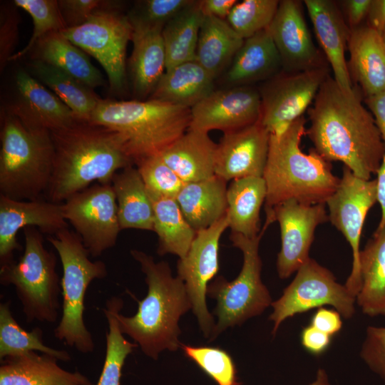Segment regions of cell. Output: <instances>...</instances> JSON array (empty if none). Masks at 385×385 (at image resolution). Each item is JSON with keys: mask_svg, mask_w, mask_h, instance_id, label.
<instances>
[{"mask_svg": "<svg viewBox=\"0 0 385 385\" xmlns=\"http://www.w3.org/2000/svg\"><path fill=\"white\" fill-rule=\"evenodd\" d=\"M364 98L358 86L345 92L329 75L307 110L310 125L305 134L325 160L340 161L354 175L370 180L380 166L385 144Z\"/></svg>", "mask_w": 385, "mask_h": 385, "instance_id": "obj_1", "label": "cell"}, {"mask_svg": "<svg viewBox=\"0 0 385 385\" xmlns=\"http://www.w3.org/2000/svg\"><path fill=\"white\" fill-rule=\"evenodd\" d=\"M53 167L47 200L63 203L94 181L111 183L120 169L133 165L121 136L103 126L78 121L51 131Z\"/></svg>", "mask_w": 385, "mask_h": 385, "instance_id": "obj_2", "label": "cell"}, {"mask_svg": "<svg viewBox=\"0 0 385 385\" xmlns=\"http://www.w3.org/2000/svg\"><path fill=\"white\" fill-rule=\"evenodd\" d=\"M130 255L145 274L148 292L138 301L133 316L118 312L117 319L121 332L129 336L146 356L156 360L163 350L175 351L181 346L178 321L192 304L184 282L173 276L168 262H156L153 256L135 249Z\"/></svg>", "mask_w": 385, "mask_h": 385, "instance_id": "obj_3", "label": "cell"}, {"mask_svg": "<svg viewBox=\"0 0 385 385\" xmlns=\"http://www.w3.org/2000/svg\"><path fill=\"white\" fill-rule=\"evenodd\" d=\"M306 119L302 116L284 131L270 135L269 150L263 178L267 188L265 212L289 200L314 205L325 203L336 191L340 179L332 172L329 162L313 148H300Z\"/></svg>", "mask_w": 385, "mask_h": 385, "instance_id": "obj_4", "label": "cell"}, {"mask_svg": "<svg viewBox=\"0 0 385 385\" xmlns=\"http://www.w3.org/2000/svg\"><path fill=\"white\" fill-rule=\"evenodd\" d=\"M190 108L148 99H102L89 123L118 133L133 163L160 155L190 127Z\"/></svg>", "mask_w": 385, "mask_h": 385, "instance_id": "obj_5", "label": "cell"}, {"mask_svg": "<svg viewBox=\"0 0 385 385\" xmlns=\"http://www.w3.org/2000/svg\"><path fill=\"white\" fill-rule=\"evenodd\" d=\"M0 137V195L16 200L39 199L53 173L51 131L29 126L6 111Z\"/></svg>", "mask_w": 385, "mask_h": 385, "instance_id": "obj_6", "label": "cell"}, {"mask_svg": "<svg viewBox=\"0 0 385 385\" xmlns=\"http://www.w3.org/2000/svg\"><path fill=\"white\" fill-rule=\"evenodd\" d=\"M47 240L58 252L63 269L62 315L54 329V337L82 354H91L95 343L84 322L85 295L93 280L107 276L106 265L91 260L79 235L68 227L49 235Z\"/></svg>", "mask_w": 385, "mask_h": 385, "instance_id": "obj_7", "label": "cell"}, {"mask_svg": "<svg viewBox=\"0 0 385 385\" xmlns=\"http://www.w3.org/2000/svg\"><path fill=\"white\" fill-rule=\"evenodd\" d=\"M24 253L17 262L0 267V283L14 287L27 322H55L61 294L56 256L36 227L24 228Z\"/></svg>", "mask_w": 385, "mask_h": 385, "instance_id": "obj_8", "label": "cell"}, {"mask_svg": "<svg viewBox=\"0 0 385 385\" xmlns=\"http://www.w3.org/2000/svg\"><path fill=\"white\" fill-rule=\"evenodd\" d=\"M265 230L255 237L231 232L233 246L243 255V264L238 276L228 282L218 277L207 287V294L217 301L214 314L217 317L210 341L230 327L240 325L247 319L261 314L272 304L270 294L261 279L262 260L259 245Z\"/></svg>", "mask_w": 385, "mask_h": 385, "instance_id": "obj_9", "label": "cell"}, {"mask_svg": "<svg viewBox=\"0 0 385 385\" xmlns=\"http://www.w3.org/2000/svg\"><path fill=\"white\" fill-rule=\"evenodd\" d=\"M72 43L96 58L106 72L111 91L122 93L125 85V55L133 27L118 9H101L82 25L61 31Z\"/></svg>", "mask_w": 385, "mask_h": 385, "instance_id": "obj_10", "label": "cell"}, {"mask_svg": "<svg viewBox=\"0 0 385 385\" xmlns=\"http://www.w3.org/2000/svg\"><path fill=\"white\" fill-rule=\"evenodd\" d=\"M355 302L356 297L337 282L331 271L309 257L282 295L272 302L273 312L269 317L274 322L272 334L274 336L287 318L324 305H331L344 318L351 319L355 314Z\"/></svg>", "mask_w": 385, "mask_h": 385, "instance_id": "obj_11", "label": "cell"}, {"mask_svg": "<svg viewBox=\"0 0 385 385\" xmlns=\"http://www.w3.org/2000/svg\"><path fill=\"white\" fill-rule=\"evenodd\" d=\"M329 67L299 73L281 71L264 81L259 90L261 115L259 122L269 132L277 135L303 116L313 103Z\"/></svg>", "mask_w": 385, "mask_h": 385, "instance_id": "obj_12", "label": "cell"}, {"mask_svg": "<svg viewBox=\"0 0 385 385\" xmlns=\"http://www.w3.org/2000/svg\"><path fill=\"white\" fill-rule=\"evenodd\" d=\"M66 221L73 227L93 257L114 247L121 230L111 183L96 184L63 202Z\"/></svg>", "mask_w": 385, "mask_h": 385, "instance_id": "obj_13", "label": "cell"}, {"mask_svg": "<svg viewBox=\"0 0 385 385\" xmlns=\"http://www.w3.org/2000/svg\"><path fill=\"white\" fill-rule=\"evenodd\" d=\"M377 202L375 180H364L344 167L336 191L328 198L330 222L344 236L352 250V268L345 287L355 297L361 287L360 274V239L368 212Z\"/></svg>", "mask_w": 385, "mask_h": 385, "instance_id": "obj_14", "label": "cell"}, {"mask_svg": "<svg viewBox=\"0 0 385 385\" xmlns=\"http://www.w3.org/2000/svg\"><path fill=\"white\" fill-rule=\"evenodd\" d=\"M227 227L226 213L210 227L197 231L188 252L178 262V276L184 282L192 309L205 337H210L215 327L206 304L207 287L218 272L220 240Z\"/></svg>", "mask_w": 385, "mask_h": 385, "instance_id": "obj_15", "label": "cell"}, {"mask_svg": "<svg viewBox=\"0 0 385 385\" xmlns=\"http://www.w3.org/2000/svg\"><path fill=\"white\" fill-rule=\"evenodd\" d=\"M325 205H309L289 200L276 205L266 215L264 228L274 221L279 224L282 244L277 270L280 279L288 278L309 258L317 227L329 220Z\"/></svg>", "mask_w": 385, "mask_h": 385, "instance_id": "obj_16", "label": "cell"}, {"mask_svg": "<svg viewBox=\"0 0 385 385\" xmlns=\"http://www.w3.org/2000/svg\"><path fill=\"white\" fill-rule=\"evenodd\" d=\"M303 1L282 0L268 29L279 54L282 71L299 73L329 67L313 42L305 21Z\"/></svg>", "mask_w": 385, "mask_h": 385, "instance_id": "obj_17", "label": "cell"}, {"mask_svg": "<svg viewBox=\"0 0 385 385\" xmlns=\"http://www.w3.org/2000/svg\"><path fill=\"white\" fill-rule=\"evenodd\" d=\"M189 129L223 133L252 125L260 120L261 98L252 86L214 90L190 108Z\"/></svg>", "mask_w": 385, "mask_h": 385, "instance_id": "obj_18", "label": "cell"}, {"mask_svg": "<svg viewBox=\"0 0 385 385\" xmlns=\"http://www.w3.org/2000/svg\"><path fill=\"white\" fill-rule=\"evenodd\" d=\"M63 203L37 199L16 200L0 195V267L13 262L14 252L22 249L16 235L21 229L38 227L54 235L68 228Z\"/></svg>", "mask_w": 385, "mask_h": 385, "instance_id": "obj_19", "label": "cell"}, {"mask_svg": "<svg viewBox=\"0 0 385 385\" xmlns=\"http://www.w3.org/2000/svg\"><path fill=\"white\" fill-rule=\"evenodd\" d=\"M270 133L258 121L225 132L217 143L215 175L225 181L262 177L269 150Z\"/></svg>", "mask_w": 385, "mask_h": 385, "instance_id": "obj_20", "label": "cell"}, {"mask_svg": "<svg viewBox=\"0 0 385 385\" xmlns=\"http://www.w3.org/2000/svg\"><path fill=\"white\" fill-rule=\"evenodd\" d=\"M16 87V101L7 111L26 125L53 131L79 121L57 96L27 71H18Z\"/></svg>", "mask_w": 385, "mask_h": 385, "instance_id": "obj_21", "label": "cell"}, {"mask_svg": "<svg viewBox=\"0 0 385 385\" xmlns=\"http://www.w3.org/2000/svg\"><path fill=\"white\" fill-rule=\"evenodd\" d=\"M315 35L322 52L334 73V79L345 92L353 91L345 58L351 30L337 1L332 0H304Z\"/></svg>", "mask_w": 385, "mask_h": 385, "instance_id": "obj_22", "label": "cell"}, {"mask_svg": "<svg viewBox=\"0 0 385 385\" xmlns=\"http://www.w3.org/2000/svg\"><path fill=\"white\" fill-rule=\"evenodd\" d=\"M348 70L364 97L385 91V42L366 24L351 30L347 43Z\"/></svg>", "mask_w": 385, "mask_h": 385, "instance_id": "obj_23", "label": "cell"}, {"mask_svg": "<svg viewBox=\"0 0 385 385\" xmlns=\"http://www.w3.org/2000/svg\"><path fill=\"white\" fill-rule=\"evenodd\" d=\"M133 49L129 71L135 96L143 100L150 96L165 72L163 26L130 23Z\"/></svg>", "mask_w": 385, "mask_h": 385, "instance_id": "obj_24", "label": "cell"}, {"mask_svg": "<svg viewBox=\"0 0 385 385\" xmlns=\"http://www.w3.org/2000/svg\"><path fill=\"white\" fill-rule=\"evenodd\" d=\"M0 361V385H96L78 371L63 369L49 354L30 351Z\"/></svg>", "mask_w": 385, "mask_h": 385, "instance_id": "obj_25", "label": "cell"}, {"mask_svg": "<svg viewBox=\"0 0 385 385\" xmlns=\"http://www.w3.org/2000/svg\"><path fill=\"white\" fill-rule=\"evenodd\" d=\"M282 71L281 58L267 28L244 40L224 78L230 87L251 86Z\"/></svg>", "mask_w": 385, "mask_h": 385, "instance_id": "obj_26", "label": "cell"}, {"mask_svg": "<svg viewBox=\"0 0 385 385\" xmlns=\"http://www.w3.org/2000/svg\"><path fill=\"white\" fill-rule=\"evenodd\" d=\"M216 147L207 133L188 129L158 155L185 183L198 182L215 175Z\"/></svg>", "mask_w": 385, "mask_h": 385, "instance_id": "obj_27", "label": "cell"}, {"mask_svg": "<svg viewBox=\"0 0 385 385\" xmlns=\"http://www.w3.org/2000/svg\"><path fill=\"white\" fill-rule=\"evenodd\" d=\"M227 181L217 175L184 185L175 200L190 226L206 229L227 213Z\"/></svg>", "mask_w": 385, "mask_h": 385, "instance_id": "obj_28", "label": "cell"}, {"mask_svg": "<svg viewBox=\"0 0 385 385\" xmlns=\"http://www.w3.org/2000/svg\"><path fill=\"white\" fill-rule=\"evenodd\" d=\"M31 60L57 68L89 88L106 84L100 71L86 53L72 43L61 32H51L41 38L31 50Z\"/></svg>", "mask_w": 385, "mask_h": 385, "instance_id": "obj_29", "label": "cell"}, {"mask_svg": "<svg viewBox=\"0 0 385 385\" xmlns=\"http://www.w3.org/2000/svg\"><path fill=\"white\" fill-rule=\"evenodd\" d=\"M111 185L121 230L154 231L153 202L137 168L130 165L117 173Z\"/></svg>", "mask_w": 385, "mask_h": 385, "instance_id": "obj_30", "label": "cell"}, {"mask_svg": "<svg viewBox=\"0 0 385 385\" xmlns=\"http://www.w3.org/2000/svg\"><path fill=\"white\" fill-rule=\"evenodd\" d=\"M215 78L196 60L165 71L150 99L191 108L214 89Z\"/></svg>", "mask_w": 385, "mask_h": 385, "instance_id": "obj_31", "label": "cell"}, {"mask_svg": "<svg viewBox=\"0 0 385 385\" xmlns=\"http://www.w3.org/2000/svg\"><path fill=\"white\" fill-rule=\"evenodd\" d=\"M361 287L356 301L369 317L385 316V227L376 229L359 255Z\"/></svg>", "mask_w": 385, "mask_h": 385, "instance_id": "obj_32", "label": "cell"}, {"mask_svg": "<svg viewBox=\"0 0 385 385\" xmlns=\"http://www.w3.org/2000/svg\"><path fill=\"white\" fill-rule=\"evenodd\" d=\"M266 195L263 177L232 180L227 190V214L231 232L250 238L260 233V212Z\"/></svg>", "mask_w": 385, "mask_h": 385, "instance_id": "obj_33", "label": "cell"}, {"mask_svg": "<svg viewBox=\"0 0 385 385\" xmlns=\"http://www.w3.org/2000/svg\"><path fill=\"white\" fill-rule=\"evenodd\" d=\"M227 20L204 16L198 36L196 61L214 78L227 68L243 44Z\"/></svg>", "mask_w": 385, "mask_h": 385, "instance_id": "obj_34", "label": "cell"}, {"mask_svg": "<svg viewBox=\"0 0 385 385\" xmlns=\"http://www.w3.org/2000/svg\"><path fill=\"white\" fill-rule=\"evenodd\" d=\"M29 66L34 77L57 96L79 121H90L102 100L93 89L43 61L31 60Z\"/></svg>", "mask_w": 385, "mask_h": 385, "instance_id": "obj_35", "label": "cell"}, {"mask_svg": "<svg viewBox=\"0 0 385 385\" xmlns=\"http://www.w3.org/2000/svg\"><path fill=\"white\" fill-rule=\"evenodd\" d=\"M203 17L200 1H193L164 26L162 35L166 56L165 71L196 60Z\"/></svg>", "mask_w": 385, "mask_h": 385, "instance_id": "obj_36", "label": "cell"}, {"mask_svg": "<svg viewBox=\"0 0 385 385\" xmlns=\"http://www.w3.org/2000/svg\"><path fill=\"white\" fill-rule=\"evenodd\" d=\"M151 199L154 207L153 232L158 235L157 253L160 256L170 253L183 258L197 232L186 220L175 198L154 197Z\"/></svg>", "mask_w": 385, "mask_h": 385, "instance_id": "obj_37", "label": "cell"}, {"mask_svg": "<svg viewBox=\"0 0 385 385\" xmlns=\"http://www.w3.org/2000/svg\"><path fill=\"white\" fill-rule=\"evenodd\" d=\"M11 301L0 304V360L30 351H40L55 356L59 361L71 359L67 351L48 346L43 339V332L38 327L24 329L12 316Z\"/></svg>", "mask_w": 385, "mask_h": 385, "instance_id": "obj_38", "label": "cell"}, {"mask_svg": "<svg viewBox=\"0 0 385 385\" xmlns=\"http://www.w3.org/2000/svg\"><path fill=\"white\" fill-rule=\"evenodd\" d=\"M123 301L119 297H112L103 309L107 319L108 330L106 335V356L101 374L96 385H120L121 371L127 356L138 346L128 342L121 332L117 314L120 312Z\"/></svg>", "mask_w": 385, "mask_h": 385, "instance_id": "obj_39", "label": "cell"}, {"mask_svg": "<svg viewBox=\"0 0 385 385\" xmlns=\"http://www.w3.org/2000/svg\"><path fill=\"white\" fill-rule=\"evenodd\" d=\"M13 2L17 8H21L30 15L34 28L27 44L15 52L9 62L27 55L45 35L51 32H61L66 29L56 0H14Z\"/></svg>", "mask_w": 385, "mask_h": 385, "instance_id": "obj_40", "label": "cell"}, {"mask_svg": "<svg viewBox=\"0 0 385 385\" xmlns=\"http://www.w3.org/2000/svg\"><path fill=\"white\" fill-rule=\"evenodd\" d=\"M279 3L278 0H244L233 6L226 20L245 40L270 26Z\"/></svg>", "mask_w": 385, "mask_h": 385, "instance_id": "obj_41", "label": "cell"}, {"mask_svg": "<svg viewBox=\"0 0 385 385\" xmlns=\"http://www.w3.org/2000/svg\"><path fill=\"white\" fill-rule=\"evenodd\" d=\"M185 356L210 376L218 385H239L231 356L224 349L212 346H193L181 344Z\"/></svg>", "mask_w": 385, "mask_h": 385, "instance_id": "obj_42", "label": "cell"}, {"mask_svg": "<svg viewBox=\"0 0 385 385\" xmlns=\"http://www.w3.org/2000/svg\"><path fill=\"white\" fill-rule=\"evenodd\" d=\"M136 165L151 197L175 199L185 184L159 155L143 159Z\"/></svg>", "mask_w": 385, "mask_h": 385, "instance_id": "obj_43", "label": "cell"}, {"mask_svg": "<svg viewBox=\"0 0 385 385\" xmlns=\"http://www.w3.org/2000/svg\"><path fill=\"white\" fill-rule=\"evenodd\" d=\"M191 0H144L138 1L127 14L130 23L163 26L189 6Z\"/></svg>", "mask_w": 385, "mask_h": 385, "instance_id": "obj_44", "label": "cell"}, {"mask_svg": "<svg viewBox=\"0 0 385 385\" xmlns=\"http://www.w3.org/2000/svg\"><path fill=\"white\" fill-rule=\"evenodd\" d=\"M58 1L66 29L82 25L98 10H118L120 4L118 1L102 0H59Z\"/></svg>", "mask_w": 385, "mask_h": 385, "instance_id": "obj_45", "label": "cell"}, {"mask_svg": "<svg viewBox=\"0 0 385 385\" xmlns=\"http://www.w3.org/2000/svg\"><path fill=\"white\" fill-rule=\"evenodd\" d=\"M360 356L385 384V327L369 326L366 328Z\"/></svg>", "mask_w": 385, "mask_h": 385, "instance_id": "obj_46", "label": "cell"}, {"mask_svg": "<svg viewBox=\"0 0 385 385\" xmlns=\"http://www.w3.org/2000/svg\"><path fill=\"white\" fill-rule=\"evenodd\" d=\"M14 4V3H13ZM4 4L0 9V70L2 71L14 54L20 17L16 6Z\"/></svg>", "mask_w": 385, "mask_h": 385, "instance_id": "obj_47", "label": "cell"}, {"mask_svg": "<svg viewBox=\"0 0 385 385\" xmlns=\"http://www.w3.org/2000/svg\"><path fill=\"white\" fill-rule=\"evenodd\" d=\"M371 2V0H342L337 1L350 30L363 25L362 22L366 19Z\"/></svg>", "mask_w": 385, "mask_h": 385, "instance_id": "obj_48", "label": "cell"}, {"mask_svg": "<svg viewBox=\"0 0 385 385\" xmlns=\"http://www.w3.org/2000/svg\"><path fill=\"white\" fill-rule=\"evenodd\" d=\"M311 325L332 337L342 327L341 314L337 311L319 307L312 317Z\"/></svg>", "mask_w": 385, "mask_h": 385, "instance_id": "obj_49", "label": "cell"}, {"mask_svg": "<svg viewBox=\"0 0 385 385\" xmlns=\"http://www.w3.org/2000/svg\"><path fill=\"white\" fill-rule=\"evenodd\" d=\"M331 337V336L310 324L302 329L301 343L309 353L314 355H319L329 347Z\"/></svg>", "mask_w": 385, "mask_h": 385, "instance_id": "obj_50", "label": "cell"}, {"mask_svg": "<svg viewBox=\"0 0 385 385\" xmlns=\"http://www.w3.org/2000/svg\"><path fill=\"white\" fill-rule=\"evenodd\" d=\"M364 103L372 114L385 144V91L364 97Z\"/></svg>", "mask_w": 385, "mask_h": 385, "instance_id": "obj_51", "label": "cell"}, {"mask_svg": "<svg viewBox=\"0 0 385 385\" xmlns=\"http://www.w3.org/2000/svg\"><path fill=\"white\" fill-rule=\"evenodd\" d=\"M237 2L236 0H203L200 1V6L204 16L226 20Z\"/></svg>", "mask_w": 385, "mask_h": 385, "instance_id": "obj_52", "label": "cell"}, {"mask_svg": "<svg viewBox=\"0 0 385 385\" xmlns=\"http://www.w3.org/2000/svg\"><path fill=\"white\" fill-rule=\"evenodd\" d=\"M366 25L382 34L385 29V0H371Z\"/></svg>", "mask_w": 385, "mask_h": 385, "instance_id": "obj_53", "label": "cell"}, {"mask_svg": "<svg viewBox=\"0 0 385 385\" xmlns=\"http://www.w3.org/2000/svg\"><path fill=\"white\" fill-rule=\"evenodd\" d=\"M377 178L376 183V198L381 207V219L376 229H381L385 227V152L376 173Z\"/></svg>", "mask_w": 385, "mask_h": 385, "instance_id": "obj_54", "label": "cell"}, {"mask_svg": "<svg viewBox=\"0 0 385 385\" xmlns=\"http://www.w3.org/2000/svg\"><path fill=\"white\" fill-rule=\"evenodd\" d=\"M308 385H332L327 371L324 369H319L317 371L315 380Z\"/></svg>", "mask_w": 385, "mask_h": 385, "instance_id": "obj_55", "label": "cell"}, {"mask_svg": "<svg viewBox=\"0 0 385 385\" xmlns=\"http://www.w3.org/2000/svg\"><path fill=\"white\" fill-rule=\"evenodd\" d=\"M381 35H382V38H383V39H384V42H385V29L384 30V31H383V33H382Z\"/></svg>", "mask_w": 385, "mask_h": 385, "instance_id": "obj_56", "label": "cell"}]
</instances>
